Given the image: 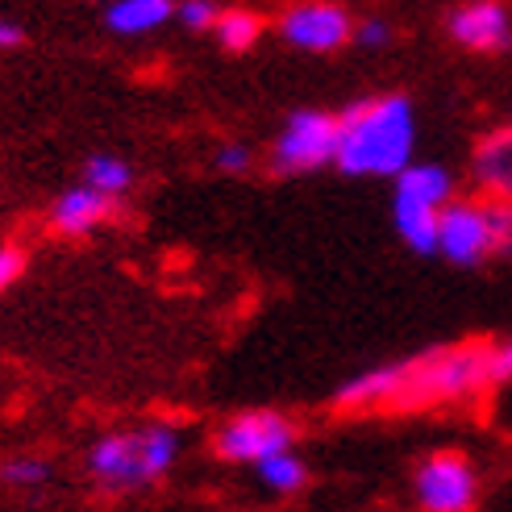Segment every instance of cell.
<instances>
[{
  "mask_svg": "<svg viewBox=\"0 0 512 512\" xmlns=\"http://www.w3.org/2000/svg\"><path fill=\"white\" fill-rule=\"evenodd\" d=\"M496 358H500V375H504V383H508V379H512V334L496 342Z\"/></svg>",
  "mask_w": 512,
  "mask_h": 512,
  "instance_id": "cell-25",
  "label": "cell"
},
{
  "mask_svg": "<svg viewBox=\"0 0 512 512\" xmlns=\"http://www.w3.org/2000/svg\"><path fill=\"white\" fill-rule=\"evenodd\" d=\"M296 446V421L279 408H246L213 429V454L234 467H259Z\"/></svg>",
  "mask_w": 512,
  "mask_h": 512,
  "instance_id": "cell-4",
  "label": "cell"
},
{
  "mask_svg": "<svg viewBox=\"0 0 512 512\" xmlns=\"http://www.w3.org/2000/svg\"><path fill=\"white\" fill-rule=\"evenodd\" d=\"M84 184L96 188L100 196L117 200V196H125L134 188V167L125 159H117V155H92L84 163Z\"/></svg>",
  "mask_w": 512,
  "mask_h": 512,
  "instance_id": "cell-17",
  "label": "cell"
},
{
  "mask_svg": "<svg viewBox=\"0 0 512 512\" xmlns=\"http://www.w3.org/2000/svg\"><path fill=\"white\" fill-rule=\"evenodd\" d=\"M438 217L442 213H429V209H400L392 204V225L400 242L417 254V259H433L438 254Z\"/></svg>",
  "mask_w": 512,
  "mask_h": 512,
  "instance_id": "cell-15",
  "label": "cell"
},
{
  "mask_svg": "<svg viewBox=\"0 0 512 512\" xmlns=\"http://www.w3.org/2000/svg\"><path fill=\"white\" fill-rule=\"evenodd\" d=\"M450 200H454V175L442 163H413L392 179V204H400V209L442 213Z\"/></svg>",
  "mask_w": 512,
  "mask_h": 512,
  "instance_id": "cell-12",
  "label": "cell"
},
{
  "mask_svg": "<svg viewBox=\"0 0 512 512\" xmlns=\"http://www.w3.org/2000/svg\"><path fill=\"white\" fill-rule=\"evenodd\" d=\"M500 358L492 338H467L450 346H433L413 358H392L358 371L334 392V408L350 417L371 413H421V408L475 400L500 388Z\"/></svg>",
  "mask_w": 512,
  "mask_h": 512,
  "instance_id": "cell-1",
  "label": "cell"
},
{
  "mask_svg": "<svg viewBox=\"0 0 512 512\" xmlns=\"http://www.w3.org/2000/svg\"><path fill=\"white\" fill-rule=\"evenodd\" d=\"M25 42V30L17 21H9V17H0V50H17Z\"/></svg>",
  "mask_w": 512,
  "mask_h": 512,
  "instance_id": "cell-24",
  "label": "cell"
},
{
  "mask_svg": "<svg viewBox=\"0 0 512 512\" xmlns=\"http://www.w3.org/2000/svg\"><path fill=\"white\" fill-rule=\"evenodd\" d=\"M25 271V250L13 246V242H0V292L13 288Z\"/></svg>",
  "mask_w": 512,
  "mask_h": 512,
  "instance_id": "cell-23",
  "label": "cell"
},
{
  "mask_svg": "<svg viewBox=\"0 0 512 512\" xmlns=\"http://www.w3.org/2000/svg\"><path fill=\"white\" fill-rule=\"evenodd\" d=\"M492 213L488 200L454 196L438 217V259L454 267H479L492 259Z\"/></svg>",
  "mask_w": 512,
  "mask_h": 512,
  "instance_id": "cell-8",
  "label": "cell"
},
{
  "mask_svg": "<svg viewBox=\"0 0 512 512\" xmlns=\"http://www.w3.org/2000/svg\"><path fill=\"white\" fill-rule=\"evenodd\" d=\"M175 17H179V25H188V30L204 34V30H213V25H217L221 9L209 5V0H184V5H175Z\"/></svg>",
  "mask_w": 512,
  "mask_h": 512,
  "instance_id": "cell-21",
  "label": "cell"
},
{
  "mask_svg": "<svg viewBox=\"0 0 512 512\" xmlns=\"http://www.w3.org/2000/svg\"><path fill=\"white\" fill-rule=\"evenodd\" d=\"M275 34L300 55H334L354 38V17L334 0H300L279 13Z\"/></svg>",
  "mask_w": 512,
  "mask_h": 512,
  "instance_id": "cell-7",
  "label": "cell"
},
{
  "mask_svg": "<svg viewBox=\"0 0 512 512\" xmlns=\"http://www.w3.org/2000/svg\"><path fill=\"white\" fill-rule=\"evenodd\" d=\"M267 34V17L254 13L246 5H234V9H221L217 25H213V38L221 50H229V55H246V50H254L263 42Z\"/></svg>",
  "mask_w": 512,
  "mask_h": 512,
  "instance_id": "cell-14",
  "label": "cell"
},
{
  "mask_svg": "<svg viewBox=\"0 0 512 512\" xmlns=\"http://www.w3.org/2000/svg\"><path fill=\"white\" fill-rule=\"evenodd\" d=\"M338 159V113L325 109H296L279 125V134L267 150L271 175H309L334 167Z\"/></svg>",
  "mask_w": 512,
  "mask_h": 512,
  "instance_id": "cell-5",
  "label": "cell"
},
{
  "mask_svg": "<svg viewBox=\"0 0 512 512\" xmlns=\"http://www.w3.org/2000/svg\"><path fill=\"white\" fill-rule=\"evenodd\" d=\"M0 479L13 483V488H38V483L50 479V463L46 458H34V454H17V458H5V463H0Z\"/></svg>",
  "mask_w": 512,
  "mask_h": 512,
  "instance_id": "cell-18",
  "label": "cell"
},
{
  "mask_svg": "<svg viewBox=\"0 0 512 512\" xmlns=\"http://www.w3.org/2000/svg\"><path fill=\"white\" fill-rule=\"evenodd\" d=\"M213 167L221 175H246L254 167V150L246 142H221L217 155H213Z\"/></svg>",
  "mask_w": 512,
  "mask_h": 512,
  "instance_id": "cell-20",
  "label": "cell"
},
{
  "mask_svg": "<svg viewBox=\"0 0 512 512\" xmlns=\"http://www.w3.org/2000/svg\"><path fill=\"white\" fill-rule=\"evenodd\" d=\"M471 179L488 204H512V121L496 125L475 142Z\"/></svg>",
  "mask_w": 512,
  "mask_h": 512,
  "instance_id": "cell-10",
  "label": "cell"
},
{
  "mask_svg": "<svg viewBox=\"0 0 512 512\" xmlns=\"http://www.w3.org/2000/svg\"><path fill=\"white\" fill-rule=\"evenodd\" d=\"M396 38V25L388 17H358L354 21V46H363V50H388Z\"/></svg>",
  "mask_w": 512,
  "mask_h": 512,
  "instance_id": "cell-19",
  "label": "cell"
},
{
  "mask_svg": "<svg viewBox=\"0 0 512 512\" xmlns=\"http://www.w3.org/2000/svg\"><path fill=\"white\" fill-rule=\"evenodd\" d=\"M254 475H259V483L271 496H296V492L309 488V463H304L296 450H284V454L267 458V463L254 467Z\"/></svg>",
  "mask_w": 512,
  "mask_h": 512,
  "instance_id": "cell-16",
  "label": "cell"
},
{
  "mask_svg": "<svg viewBox=\"0 0 512 512\" xmlns=\"http://www.w3.org/2000/svg\"><path fill=\"white\" fill-rule=\"evenodd\" d=\"M117 213V200L100 196L96 188L88 184H75L67 192L55 196V204H50V229L63 238H88L96 234L100 225H105L109 217Z\"/></svg>",
  "mask_w": 512,
  "mask_h": 512,
  "instance_id": "cell-11",
  "label": "cell"
},
{
  "mask_svg": "<svg viewBox=\"0 0 512 512\" xmlns=\"http://www.w3.org/2000/svg\"><path fill=\"white\" fill-rule=\"evenodd\" d=\"M446 34L471 55H504L512 46V13L500 0H467L446 13Z\"/></svg>",
  "mask_w": 512,
  "mask_h": 512,
  "instance_id": "cell-9",
  "label": "cell"
},
{
  "mask_svg": "<svg viewBox=\"0 0 512 512\" xmlns=\"http://www.w3.org/2000/svg\"><path fill=\"white\" fill-rule=\"evenodd\" d=\"M175 17L171 0H113L105 9V25L121 38H142L155 34L159 25H167Z\"/></svg>",
  "mask_w": 512,
  "mask_h": 512,
  "instance_id": "cell-13",
  "label": "cell"
},
{
  "mask_svg": "<svg viewBox=\"0 0 512 512\" xmlns=\"http://www.w3.org/2000/svg\"><path fill=\"white\" fill-rule=\"evenodd\" d=\"M417 109L404 92L363 96L338 113V159L334 167L350 179H396L413 167Z\"/></svg>",
  "mask_w": 512,
  "mask_h": 512,
  "instance_id": "cell-2",
  "label": "cell"
},
{
  "mask_svg": "<svg viewBox=\"0 0 512 512\" xmlns=\"http://www.w3.org/2000/svg\"><path fill=\"white\" fill-rule=\"evenodd\" d=\"M417 512H475L479 471L463 450H433L413 471Z\"/></svg>",
  "mask_w": 512,
  "mask_h": 512,
  "instance_id": "cell-6",
  "label": "cell"
},
{
  "mask_svg": "<svg viewBox=\"0 0 512 512\" xmlns=\"http://www.w3.org/2000/svg\"><path fill=\"white\" fill-rule=\"evenodd\" d=\"M492 213V250L500 259H512V204H488Z\"/></svg>",
  "mask_w": 512,
  "mask_h": 512,
  "instance_id": "cell-22",
  "label": "cell"
},
{
  "mask_svg": "<svg viewBox=\"0 0 512 512\" xmlns=\"http://www.w3.org/2000/svg\"><path fill=\"white\" fill-rule=\"evenodd\" d=\"M184 438L167 421H146L134 429H113L105 438H96L88 450V475L105 492H142L150 483H159L171 467Z\"/></svg>",
  "mask_w": 512,
  "mask_h": 512,
  "instance_id": "cell-3",
  "label": "cell"
}]
</instances>
